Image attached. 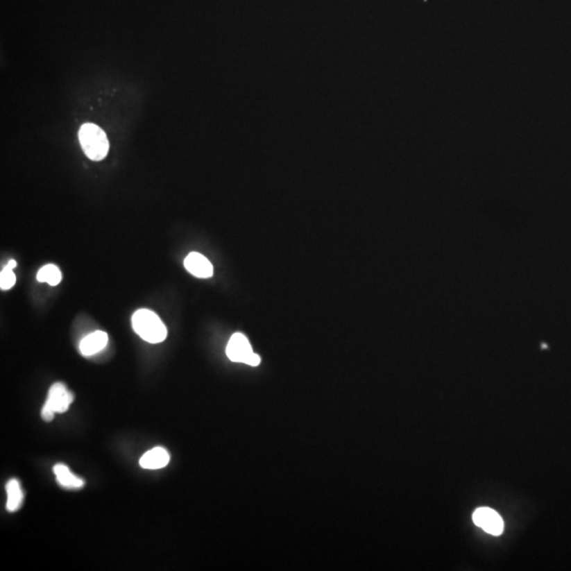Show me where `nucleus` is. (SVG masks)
<instances>
[{
  "label": "nucleus",
  "instance_id": "10",
  "mask_svg": "<svg viewBox=\"0 0 571 571\" xmlns=\"http://www.w3.org/2000/svg\"><path fill=\"white\" fill-rule=\"evenodd\" d=\"M7 490V510L9 512H15L20 509L23 504V491L20 488L19 481L16 479H11L8 481L6 486Z\"/></svg>",
  "mask_w": 571,
  "mask_h": 571
},
{
  "label": "nucleus",
  "instance_id": "12",
  "mask_svg": "<svg viewBox=\"0 0 571 571\" xmlns=\"http://www.w3.org/2000/svg\"><path fill=\"white\" fill-rule=\"evenodd\" d=\"M16 282V276L13 269L6 266L0 273V288L3 290H9Z\"/></svg>",
  "mask_w": 571,
  "mask_h": 571
},
{
  "label": "nucleus",
  "instance_id": "7",
  "mask_svg": "<svg viewBox=\"0 0 571 571\" xmlns=\"http://www.w3.org/2000/svg\"><path fill=\"white\" fill-rule=\"evenodd\" d=\"M107 343H108V334L106 332H101V330L92 332L80 341V354L84 357L94 356L103 350L106 347Z\"/></svg>",
  "mask_w": 571,
  "mask_h": 571
},
{
  "label": "nucleus",
  "instance_id": "3",
  "mask_svg": "<svg viewBox=\"0 0 571 571\" xmlns=\"http://www.w3.org/2000/svg\"><path fill=\"white\" fill-rule=\"evenodd\" d=\"M74 393L62 383H56L50 387L48 398L42 409V418L46 423L53 420L56 413H65L74 402Z\"/></svg>",
  "mask_w": 571,
  "mask_h": 571
},
{
  "label": "nucleus",
  "instance_id": "5",
  "mask_svg": "<svg viewBox=\"0 0 571 571\" xmlns=\"http://www.w3.org/2000/svg\"><path fill=\"white\" fill-rule=\"evenodd\" d=\"M473 522L492 536H500L504 530V522L500 514L490 508H478L473 513Z\"/></svg>",
  "mask_w": 571,
  "mask_h": 571
},
{
  "label": "nucleus",
  "instance_id": "1",
  "mask_svg": "<svg viewBox=\"0 0 571 571\" xmlns=\"http://www.w3.org/2000/svg\"><path fill=\"white\" fill-rule=\"evenodd\" d=\"M131 323L136 334L146 342L158 344L167 339V327L161 318L151 310H137Z\"/></svg>",
  "mask_w": 571,
  "mask_h": 571
},
{
  "label": "nucleus",
  "instance_id": "8",
  "mask_svg": "<svg viewBox=\"0 0 571 571\" xmlns=\"http://www.w3.org/2000/svg\"><path fill=\"white\" fill-rule=\"evenodd\" d=\"M169 463V454L164 448H153L141 457L140 466L143 469L158 470L167 467Z\"/></svg>",
  "mask_w": 571,
  "mask_h": 571
},
{
  "label": "nucleus",
  "instance_id": "6",
  "mask_svg": "<svg viewBox=\"0 0 571 571\" xmlns=\"http://www.w3.org/2000/svg\"><path fill=\"white\" fill-rule=\"evenodd\" d=\"M185 267L196 278H209L213 275L214 270L211 262L198 252H191L187 256L185 259Z\"/></svg>",
  "mask_w": 571,
  "mask_h": 571
},
{
  "label": "nucleus",
  "instance_id": "13",
  "mask_svg": "<svg viewBox=\"0 0 571 571\" xmlns=\"http://www.w3.org/2000/svg\"><path fill=\"white\" fill-rule=\"evenodd\" d=\"M16 265H17V264H16L15 260L11 259V260H10L9 262H8L7 266H8V267L11 268V269H14V268L16 267Z\"/></svg>",
  "mask_w": 571,
  "mask_h": 571
},
{
  "label": "nucleus",
  "instance_id": "9",
  "mask_svg": "<svg viewBox=\"0 0 571 571\" xmlns=\"http://www.w3.org/2000/svg\"><path fill=\"white\" fill-rule=\"evenodd\" d=\"M56 480L62 487L66 489H80L84 487V480L71 473L69 468L62 463H58L53 468Z\"/></svg>",
  "mask_w": 571,
  "mask_h": 571
},
{
  "label": "nucleus",
  "instance_id": "2",
  "mask_svg": "<svg viewBox=\"0 0 571 571\" xmlns=\"http://www.w3.org/2000/svg\"><path fill=\"white\" fill-rule=\"evenodd\" d=\"M80 146L86 156L92 161H101L106 158L109 151V142L106 134L98 125L86 123L78 131Z\"/></svg>",
  "mask_w": 571,
  "mask_h": 571
},
{
  "label": "nucleus",
  "instance_id": "4",
  "mask_svg": "<svg viewBox=\"0 0 571 571\" xmlns=\"http://www.w3.org/2000/svg\"><path fill=\"white\" fill-rule=\"evenodd\" d=\"M227 356L233 362L245 363L251 366H257L260 363V357L254 354L249 341L243 334L231 336L228 343Z\"/></svg>",
  "mask_w": 571,
  "mask_h": 571
},
{
  "label": "nucleus",
  "instance_id": "11",
  "mask_svg": "<svg viewBox=\"0 0 571 571\" xmlns=\"http://www.w3.org/2000/svg\"><path fill=\"white\" fill-rule=\"evenodd\" d=\"M38 282H47L50 286H58L62 280V272L60 271L56 265H46L38 271L37 276Z\"/></svg>",
  "mask_w": 571,
  "mask_h": 571
}]
</instances>
